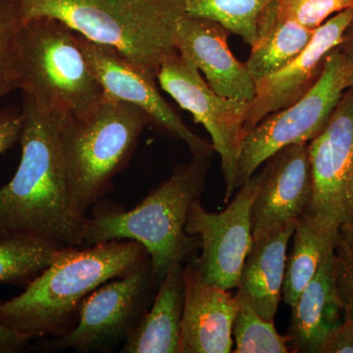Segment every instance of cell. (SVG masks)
<instances>
[{
  "label": "cell",
  "mask_w": 353,
  "mask_h": 353,
  "mask_svg": "<svg viewBox=\"0 0 353 353\" xmlns=\"http://www.w3.org/2000/svg\"><path fill=\"white\" fill-rule=\"evenodd\" d=\"M22 112L19 166L10 182L0 188V236L83 245L87 219L74 211L62 148L67 114L26 94Z\"/></svg>",
  "instance_id": "6da1fadb"
},
{
  "label": "cell",
  "mask_w": 353,
  "mask_h": 353,
  "mask_svg": "<svg viewBox=\"0 0 353 353\" xmlns=\"http://www.w3.org/2000/svg\"><path fill=\"white\" fill-rule=\"evenodd\" d=\"M64 248L19 296L0 303V322L29 341L70 329L85 297L150 259L134 241Z\"/></svg>",
  "instance_id": "7a4b0ae2"
},
{
  "label": "cell",
  "mask_w": 353,
  "mask_h": 353,
  "mask_svg": "<svg viewBox=\"0 0 353 353\" xmlns=\"http://www.w3.org/2000/svg\"><path fill=\"white\" fill-rule=\"evenodd\" d=\"M210 159L192 157L131 210L106 209L88 217L83 245L138 241L150 254L159 285L172 266L189 262L201 248V239L188 234L185 224L192 204L205 189Z\"/></svg>",
  "instance_id": "3957f363"
},
{
  "label": "cell",
  "mask_w": 353,
  "mask_h": 353,
  "mask_svg": "<svg viewBox=\"0 0 353 353\" xmlns=\"http://www.w3.org/2000/svg\"><path fill=\"white\" fill-rule=\"evenodd\" d=\"M23 21L55 18L95 43L120 51L157 79L176 51V30L183 0H21Z\"/></svg>",
  "instance_id": "277c9868"
},
{
  "label": "cell",
  "mask_w": 353,
  "mask_h": 353,
  "mask_svg": "<svg viewBox=\"0 0 353 353\" xmlns=\"http://www.w3.org/2000/svg\"><path fill=\"white\" fill-rule=\"evenodd\" d=\"M150 123L138 106L106 95L87 115L65 116L62 148L70 196L79 217L87 219L88 209L108 194Z\"/></svg>",
  "instance_id": "5b68a950"
},
{
  "label": "cell",
  "mask_w": 353,
  "mask_h": 353,
  "mask_svg": "<svg viewBox=\"0 0 353 353\" xmlns=\"http://www.w3.org/2000/svg\"><path fill=\"white\" fill-rule=\"evenodd\" d=\"M18 88L37 101L82 117L103 99L77 32L55 18L23 21L17 34Z\"/></svg>",
  "instance_id": "8992f818"
},
{
  "label": "cell",
  "mask_w": 353,
  "mask_h": 353,
  "mask_svg": "<svg viewBox=\"0 0 353 353\" xmlns=\"http://www.w3.org/2000/svg\"><path fill=\"white\" fill-rule=\"evenodd\" d=\"M347 88L343 58L334 48L327 57L319 80L301 101L269 114L246 132L239 157L238 189L279 150L314 139L328 124Z\"/></svg>",
  "instance_id": "52a82bcc"
},
{
  "label": "cell",
  "mask_w": 353,
  "mask_h": 353,
  "mask_svg": "<svg viewBox=\"0 0 353 353\" xmlns=\"http://www.w3.org/2000/svg\"><path fill=\"white\" fill-rule=\"evenodd\" d=\"M157 83L210 134L213 148L221 158L226 183L224 202L227 203L238 189L239 157L241 141L245 136L250 102L216 94L202 78L196 65L178 51L164 60L158 72Z\"/></svg>",
  "instance_id": "ba28073f"
},
{
  "label": "cell",
  "mask_w": 353,
  "mask_h": 353,
  "mask_svg": "<svg viewBox=\"0 0 353 353\" xmlns=\"http://www.w3.org/2000/svg\"><path fill=\"white\" fill-rule=\"evenodd\" d=\"M157 288L150 259L104 283L85 297L76 326L51 341L50 350L90 352L126 341L150 308Z\"/></svg>",
  "instance_id": "9c48e42d"
},
{
  "label": "cell",
  "mask_w": 353,
  "mask_h": 353,
  "mask_svg": "<svg viewBox=\"0 0 353 353\" xmlns=\"http://www.w3.org/2000/svg\"><path fill=\"white\" fill-rule=\"evenodd\" d=\"M264 176L263 168L246 181L222 212H209L201 199L192 204L185 231L201 239V252L189 262L206 284L228 290L238 287L253 243L250 211Z\"/></svg>",
  "instance_id": "30bf717a"
},
{
  "label": "cell",
  "mask_w": 353,
  "mask_h": 353,
  "mask_svg": "<svg viewBox=\"0 0 353 353\" xmlns=\"http://www.w3.org/2000/svg\"><path fill=\"white\" fill-rule=\"evenodd\" d=\"M77 37L104 95L138 106L153 124L189 146L192 157H212V143L190 131L160 94L155 77L115 48L88 41L78 32Z\"/></svg>",
  "instance_id": "8fae6325"
},
{
  "label": "cell",
  "mask_w": 353,
  "mask_h": 353,
  "mask_svg": "<svg viewBox=\"0 0 353 353\" xmlns=\"http://www.w3.org/2000/svg\"><path fill=\"white\" fill-rule=\"evenodd\" d=\"M313 196L310 210L341 225L353 221V88H348L328 124L308 143Z\"/></svg>",
  "instance_id": "7c38bea8"
},
{
  "label": "cell",
  "mask_w": 353,
  "mask_h": 353,
  "mask_svg": "<svg viewBox=\"0 0 353 353\" xmlns=\"http://www.w3.org/2000/svg\"><path fill=\"white\" fill-rule=\"evenodd\" d=\"M352 19L353 9L334 14L315 30L310 43L299 57L256 83L255 97L250 103L245 120V134L269 114L301 101L314 87L322 75L327 57L340 46Z\"/></svg>",
  "instance_id": "4fadbf2b"
},
{
  "label": "cell",
  "mask_w": 353,
  "mask_h": 353,
  "mask_svg": "<svg viewBox=\"0 0 353 353\" xmlns=\"http://www.w3.org/2000/svg\"><path fill=\"white\" fill-rule=\"evenodd\" d=\"M264 171L250 211L253 240L296 222L312 201L308 143L279 150L265 162Z\"/></svg>",
  "instance_id": "5bb4252c"
},
{
  "label": "cell",
  "mask_w": 353,
  "mask_h": 353,
  "mask_svg": "<svg viewBox=\"0 0 353 353\" xmlns=\"http://www.w3.org/2000/svg\"><path fill=\"white\" fill-rule=\"evenodd\" d=\"M229 34L218 23L185 15L176 27L175 48L196 65L216 94L250 103L256 83L245 63L230 50Z\"/></svg>",
  "instance_id": "9a60e30c"
},
{
  "label": "cell",
  "mask_w": 353,
  "mask_h": 353,
  "mask_svg": "<svg viewBox=\"0 0 353 353\" xmlns=\"http://www.w3.org/2000/svg\"><path fill=\"white\" fill-rule=\"evenodd\" d=\"M185 307L180 353H230L239 301L228 290L206 284L194 265L183 267Z\"/></svg>",
  "instance_id": "2e32d148"
},
{
  "label": "cell",
  "mask_w": 353,
  "mask_h": 353,
  "mask_svg": "<svg viewBox=\"0 0 353 353\" xmlns=\"http://www.w3.org/2000/svg\"><path fill=\"white\" fill-rule=\"evenodd\" d=\"M288 336L290 352L319 353L323 343L343 323V305L336 280L334 250L292 306Z\"/></svg>",
  "instance_id": "e0dca14e"
},
{
  "label": "cell",
  "mask_w": 353,
  "mask_h": 353,
  "mask_svg": "<svg viewBox=\"0 0 353 353\" xmlns=\"http://www.w3.org/2000/svg\"><path fill=\"white\" fill-rule=\"evenodd\" d=\"M296 222L253 240L241 270L238 290L264 319L275 321L282 301L287 250Z\"/></svg>",
  "instance_id": "ac0fdd59"
},
{
  "label": "cell",
  "mask_w": 353,
  "mask_h": 353,
  "mask_svg": "<svg viewBox=\"0 0 353 353\" xmlns=\"http://www.w3.org/2000/svg\"><path fill=\"white\" fill-rule=\"evenodd\" d=\"M183 265L175 264L158 285L150 308L124 341L123 353H180L185 307Z\"/></svg>",
  "instance_id": "d6986e66"
},
{
  "label": "cell",
  "mask_w": 353,
  "mask_h": 353,
  "mask_svg": "<svg viewBox=\"0 0 353 353\" xmlns=\"http://www.w3.org/2000/svg\"><path fill=\"white\" fill-rule=\"evenodd\" d=\"M340 227L334 218L309 208L296 221L282 290V299L290 307L314 278L329 252L334 250Z\"/></svg>",
  "instance_id": "ffe728a7"
},
{
  "label": "cell",
  "mask_w": 353,
  "mask_h": 353,
  "mask_svg": "<svg viewBox=\"0 0 353 353\" xmlns=\"http://www.w3.org/2000/svg\"><path fill=\"white\" fill-rule=\"evenodd\" d=\"M277 2L268 7L260 21L256 43L245 62L255 83L284 68L303 52L314 36V30L296 21L281 19Z\"/></svg>",
  "instance_id": "44dd1931"
},
{
  "label": "cell",
  "mask_w": 353,
  "mask_h": 353,
  "mask_svg": "<svg viewBox=\"0 0 353 353\" xmlns=\"http://www.w3.org/2000/svg\"><path fill=\"white\" fill-rule=\"evenodd\" d=\"M277 0H183L185 15L218 23L252 48L260 21Z\"/></svg>",
  "instance_id": "7402d4cb"
},
{
  "label": "cell",
  "mask_w": 353,
  "mask_h": 353,
  "mask_svg": "<svg viewBox=\"0 0 353 353\" xmlns=\"http://www.w3.org/2000/svg\"><path fill=\"white\" fill-rule=\"evenodd\" d=\"M64 248L32 236H0V283L31 282Z\"/></svg>",
  "instance_id": "603a6c76"
},
{
  "label": "cell",
  "mask_w": 353,
  "mask_h": 353,
  "mask_svg": "<svg viewBox=\"0 0 353 353\" xmlns=\"http://www.w3.org/2000/svg\"><path fill=\"white\" fill-rule=\"evenodd\" d=\"M238 311L233 324L236 353H288L290 336H282L275 321L264 319L241 292H236Z\"/></svg>",
  "instance_id": "cb8c5ba5"
},
{
  "label": "cell",
  "mask_w": 353,
  "mask_h": 353,
  "mask_svg": "<svg viewBox=\"0 0 353 353\" xmlns=\"http://www.w3.org/2000/svg\"><path fill=\"white\" fill-rule=\"evenodd\" d=\"M22 23L21 0H0V102L18 90L17 34Z\"/></svg>",
  "instance_id": "d4e9b609"
},
{
  "label": "cell",
  "mask_w": 353,
  "mask_h": 353,
  "mask_svg": "<svg viewBox=\"0 0 353 353\" xmlns=\"http://www.w3.org/2000/svg\"><path fill=\"white\" fill-rule=\"evenodd\" d=\"M353 9V0H278L281 19L296 21L310 30L318 29L334 14Z\"/></svg>",
  "instance_id": "484cf974"
},
{
  "label": "cell",
  "mask_w": 353,
  "mask_h": 353,
  "mask_svg": "<svg viewBox=\"0 0 353 353\" xmlns=\"http://www.w3.org/2000/svg\"><path fill=\"white\" fill-rule=\"evenodd\" d=\"M336 280L343 305V315L353 321V221L341 225L334 246Z\"/></svg>",
  "instance_id": "4316f807"
},
{
  "label": "cell",
  "mask_w": 353,
  "mask_h": 353,
  "mask_svg": "<svg viewBox=\"0 0 353 353\" xmlns=\"http://www.w3.org/2000/svg\"><path fill=\"white\" fill-rule=\"evenodd\" d=\"M23 121L22 110L12 106L0 108V154L19 141Z\"/></svg>",
  "instance_id": "83f0119b"
},
{
  "label": "cell",
  "mask_w": 353,
  "mask_h": 353,
  "mask_svg": "<svg viewBox=\"0 0 353 353\" xmlns=\"http://www.w3.org/2000/svg\"><path fill=\"white\" fill-rule=\"evenodd\" d=\"M319 353H353V321H343L323 343Z\"/></svg>",
  "instance_id": "f1b7e54d"
},
{
  "label": "cell",
  "mask_w": 353,
  "mask_h": 353,
  "mask_svg": "<svg viewBox=\"0 0 353 353\" xmlns=\"http://www.w3.org/2000/svg\"><path fill=\"white\" fill-rule=\"evenodd\" d=\"M343 58L345 80L348 88H353V19L343 34V41L336 48Z\"/></svg>",
  "instance_id": "f546056e"
},
{
  "label": "cell",
  "mask_w": 353,
  "mask_h": 353,
  "mask_svg": "<svg viewBox=\"0 0 353 353\" xmlns=\"http://www.w3.org/2000/svg\"><path fill=\"white\" fill-rule=\"evenodd\" d=\"M27 343L28 341L0 322V353L19 352Z\"/></svg>",
  "instance_id": "4dcf8cb0"
}]
</instances>
